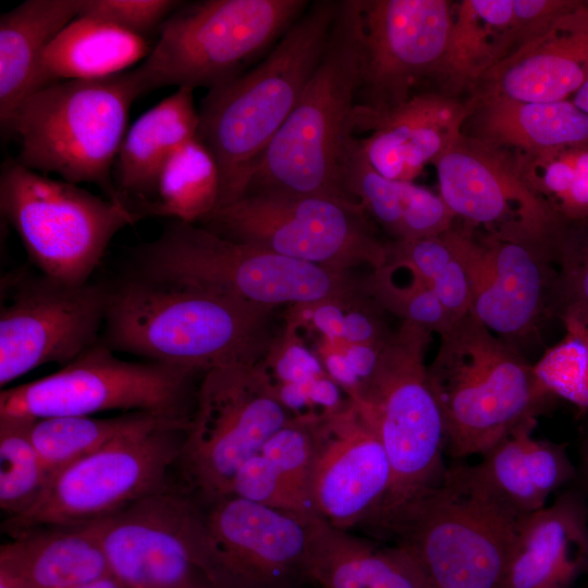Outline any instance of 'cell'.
I'll return each instance as SVG.
<instances>
[{
	"instance_id": "cell-49",
	"label": "cell",
	"mask_w": 588,
	"mask_h": 588,
	"mask_svg": "<svg viewBox=\"0 0 588 588\" xmlns=\"http://www.w3.org/2000/svg\"><path fill=\"white\" fill-rule=\"evenodd\" d=\"M588 573V572H587ZM587 588H588V583H587Z\"/></svg>"
},
{
	"instance_id": "cell-14",
	"label": "cell",
	"mask_w": 588,
	"mask_h": 588,
	"mask_svg": "<svg viewBox=\"0 0 588 588\" xmlns=\"http://www.w3.org/2000/svg\"><path fill=\"white\" fill-rule=\"evenodd\" d=\"M188 426L166 425L123 436L59 471L25 513L5 518L12 536L42 526H71L109 518L169 490Z\"/></svg>"
},
{
	"instance_id": "cell-2",
	"label": "cell",
	"mask_w": 588,
	"mask_h": 588,
	"mask_svg": "<svg viewBox=\"0 0 588 588\" xmlns=\"http://www.w3.org/2000/svg\"><path fill=\"white\" fill-rule=\"evenodd\" d=\"M336 3H309L266 58L209 89L201 100L197 138L219 168L217 209L245 195L257 160L293 111L321 60Z\"/></svg>"
},
{
	"instance_id": "cell-1",
	"label": "cell",
	"mask_w": 588,
	"mask_h": 588,
	"mask_svg": "<svg viewBox=\"0 0 588 588\" xmlns=\"http://www.w3.org/2000/svg\"><path fill=\"white\" fill-rule=\"evenodd\" d=\"M275 309L135 270L108 285L100 341L113 352L204 375L266 363L278 342Z\"/></svg>"
},
{
	"instance_id": "cell-11",
	"label": "cell",
	"mask_w": 588,
	"mask_h": 588,
	"mask_svg": "<svg viewBox=\"0 0 588 588\" xmlns=\"http://www.w3.org/2000/svg\"><path fill=\"white\" fill-rule=\"evenodd\" d=\"M100 340L58 371L0 393V418L34 421L106 411L145 412L189 421L196 373L117 357Z\"/></svg>"
},
{
	"instance_id": "cell-10",
	"label": "cell",
	"mask_w": 588,
	"mask_h": 588,
	"mask_svg": "<svg viewBox=\"0 0 588 588\" xmlns=\"http://www.w3.org/2000/svg\"><path fill=\"white\" fill-rule=\"evenodd\" d=\"M0 210L39 272L70 284L90 281L114 235L137 222L123 205L16 159L1 168Z\"/></svg>"
},
{
	"instance_id": "cell-3",
	"label": "cell",
	"mask_w": 588,
	"mask_h": 588,
	"mask_svg": "<svg viewBox=\"0 0 588 588\" xmlns=\"http://www.w3.org/2000/svg\"><path fill=\"white\" fill-rule=\"evenodd\" d=\"M359 83V0H341L321 60L257 160L244 196H321L357 203L344 189L341 163L355 133Z\"/></svg>"
},
{
	"instance_id": "cell-5",
	"label": "cell",
	"mask_w": 588,
	"mask_h": 588,
	"mask_svg": "<svg viewBox=\"0 0 588 588\" xmlns=\"http://www.w3.org/2000/svg\"><path fill=\"white\" fill-rule=\"evenodd\" d=\"M137 271L255 304L347 309L369 297L366 278L235 242L196 223L173 220L137 253Z\"/></svg>"
},
{
	"instance_id": "cell-24",
	"label": "cell",
	"mask_w": 588,
	"mask_h": 588,
	"mask_svg": "<svg viewBox=\"0 0 588 588\" xmlns=\"http://www.w3.org/2000/svg\"><path fill=\"white\" fill-rule=\"evenodd\" d=\"M473 109L470 98L462 101L439 90H424L376 118L359 144L380 174L414 182L458 139Z\"/></svg>"
},
{
	"instance_id": "cell-37",
	"label": "cell",
	"mask_w": 588,
	"mask_h": 588,
	"mask_svg": "<svg viewBox=\"0 0 588 588\" xmlns=\"http://www.w3.org/2000/svg\"><path fill=\"white\" fill-rule=\"evenodd\" d=\"M401 266L406 271V277L402 281L397 280L394 270L388 264L372 270L366 277L369 295L384 311L399 317L401 322L412 323L439 336L442 335L456 319L445 310L429 284L416 271L407 266Z\"/></svg>"
},
{
	"instance_id": "cell-20",
	"label": "cell",
	"mask_w": 588,
	"mask_h": 588,
	"mask_svg": "<svg viewBox=\"0 0 588 588\" xmlns=\"http://www.w3.org/2000/svg\"><path fill=\"white\" fill-rule=\"evenodd\" d=\"M199 510L169 489L100 520L112 576L124 588H215L196 547Z\"/></svg>"
},
{
	"instance_id": "cell-25",
	"label": "cell",
	"mask_w": 588,
	"mask_h": 588,
	"mask_svg": "<svg viewBox=\"0 0 588 588\" xmlns=\"http://www.w3.org/2000/svg\"><path fill=\"white\" fill-rule=\"evenodd\" d=\"M588 572V502L568 488L517 524L503 588H573Z\"/></svg>"
},
{
	"instance_id": "cell-13",
	"label": "cell",
	"mask_w": 588,
	"mask_h": 588,
	"mask_svg": "<svg viewBox=\"0 0 588 588\" xmlns=\"http://www.w3.org/2000/svg\"><path fill=\"white\" fill-rule=\"evenodd\" d=\"M200 225L231 241L348 272L372 270L389 258L369 216L357 204L321 196L246 195L219 208Z\"/></svg>"
},
{
	"instance_id": "cell-18",
	"label": "cell",
	"mask_w": 588,
	"mask_h": 588,
	"mask_svg": "<svg viewBox=\"0 0 588 588\" xmlns=\"http://www.w3.org/2000/svg\"><path fill=\"white\" fill-rule=\"evenodd\" d=\"M434 167L439 195L458 222L558 250L567 223L530 187L514 155L462 133Z\"/></svg>"
},
{
	"instance_id": "cell-45",
	"label": "cell",
	"mask_w": 588,
	"mask_h": 588,
	"mask_svg": "<svg viewBox=\"0 0 588 588\" xmlns=\"http://www.w3.org/2000/svg\"><path fill=\"white\" fill-rule=\"evenodd\" d=\"M579 455L580 460L576 478V480H578L577 488L581 491L588 502V424L584 431Z\"/></svg>"
},
{
	"instance_id": "cell-31",
	"label": "cell",
	"mask_w": 588,
	"mask_h": 588,
	"mask_svg": "<svg viewBox=\"0 0 588 588\" xmlns=\"http://www.w3.org/2000/svg\"><path fill=\"white\" fill-rule=\"evenodd\" d=\"M513 0H463L453 4L446 48L437 74L439 91L469 96L512 51Z\"/></svg>"
},
{
	"instance_id": "cell-15",
	"label": "cell",
	"mask_w": 588,
	"mask_h": 588,
	"mask_svg": "<svg viewBox=\"0 0 588 588\" xmlns=\"http://www.w3.org/2000/svg\"><path fill=\"white\" fill-rule=\"evenodd\" d=\"M448 0H359L360 83L356 119L379 115L436 83L453 15Z\"/></svg>"
},
{
	"instance_id": "cell-6",
	"label": "cell",
	"mask_w": 588,
	"mask_h": 588,
	"mask_svg": "<svg viewBox=\"0 0 588 588\" xmlns=\"http://www.w3.org/2000/svg\"><path fill=\"white\" fill-rule=\"evenodd\" d=\"M140 95L134 69L37 89L21 103L10 125L8 135L20 142L16 161L73 184H96L108 199L121 204L113 167L127 132L131 106Z\"/></svg>"
},
{
	"instance_id": "cell-7",
	"label": "cell",
	"mask_w": 588,
	"mask_h": 588,
	"mask_svg": "<svg viewBox=\"0 0 588 588\" xmlns=\"http://www.w3.org/2000/svg\"><path fill=\"white\" fill-rule=\"evenodd\" d=\"M518 520L469 487L451 465L440 485L369 528L401 548L430 588H503Z\"/></svg>"
},
{
	"instance_id": "cell-42",
	"label": "cell",
	"mask_w": 588,
	"mask_h": 588,
	"mask_svg": "<svg viewBox=\"0 0 588 588\" xmlns=\"http://www.w3.org/2000/svg\"><path fill=\"white\" fill-rule=\"evenodd\" d=\"M455 258L445 233L413 241L389 242L388 261L412 268L428 284Z\"/></svg>"
},
{
	"instance_id": "cell-36",
	"label": "cell",
	"mask_w": 588,
	"mask_h": 588,
	"mask_svg": "<svg viewBox=\"0 0 588 588\" xmlns=\"http://www.w3.org/2000/svg\"><path fill=\"white\" fill-rule=\"evenodd\" d=\"M32 422L0 418V509L7 518L29 510L52 480L30 439Z\"/></svg>"
},
{
	"instance_id": "cell-41",
	"label": "cell",
	"mask_w": 588,
	"mask_h": 588,
	"mask_svg": "<svg viewBox=\"0 0 588 588\" xmlns=\"http://www.w3.org/2000/svg\"><path fill=\"white\" fill-rule=\"evenodd\" d=\"M455 220L440 195L414 182H404L401 226L395 241L442 235L454 225Z\"/></svg>"
},
{
	"instance_id": "cell-40",
	"label": "cell",
	"mask_w": 588,
	"mask_h": 588,
	"mask_svg": "<svg viewBox=\"0 0 588 588\" xmlns=\"http://www.w3.org/2000/svg\"><path fill=\"white\" fill-rule=\"evenodd\" d=\"M182 3L176 0H81L78 15L102 20L148 40Z\"/></svg>"
},
{
	"instance_id": "cell-26",
	"label": "cell",
	"mask_w": 588,
	"mask_h": 588,
	"mask_svg": "<svg viewBox=\"0 0 588 588\" xmlns=\"http://www.w3.org/2000/svg\"><path fill=\"white\" fill-rule=\"evenodd\" d=\"M194 90L177 88L143 113L120 146L113 183L120 203L137 221L154 200L159 176L173 154L197 136Z\"/></svg>"
},
{
	"instance_id": "cell-38",
	"label": "cell",
	"mask_w": 588,
	"mask_h": 588,
	"mask_svg": "<svg viewBox=\"0 0 588 588\" xmlns=\"http://www.w3.org/2000/svg\"><path fill=\"white\" fill-rule=\"evenodd\" d=\"M560 319L564 335L532 364L534 371L551 395L569 402L585 414L588 412V323L573 315Z\"/></svg>"
},
{
	"instance_id": "cell-30",
	"label": "cell",
	"mask_w": 588,
	"mask_h": 588,
	"mask_svg": "<svg viewBox=\"0 0 588 588\" xmlns=\"http://www.w3.org/2000/svg\"><path fill=\"white\" fill-rule=\"evenodd\" d=\"M81 0H26L0 16V124L8 135L21 103L34 91L40 59L78 16Z\"/></svg>"
},
{
	"instance_id": "cell-17",
	"label": "cell",
	"mask_w": 588,
	"mask_h": 588,
	"mask_svg": "<svg viewBox=\"0 0 588 588\" xmlns=\"http://www.w3.org/2000/svg\"><path fill=\"white\" fill-rule=\"evenodd\" d=\"M8 275L0 308V385L34 368L74 360L100 340L108 285L70 284L41 272Z\"/></svg>"
},
{
	"instance_id": "cell-28",
	"label": "cell",
	"mask_w": 588,
	"mask_h": 588,
	"mask_svg": "<svg viewBox=\"0 0 588 588\" xmlns=\"http://www.w3.org/2000/svg\"><path fill=\"white\" fill-rule=\"evenodd\" d=\"M10 537L0 549V568L25 588H66L112 575L100 520L36 527Z\"/></svg>"
},
{
	"instance_id": "cell-46",
	"label": "cell",
	"mask_w": 588,
	"mask_h": 588,
	"mask_svg": "<svg viewBox=\"0 0 588 588\" xmlns=\"http://www.w3.org/2000/svg\"><path fill=\"white\" fill-rule=\"evenodd\" d=\"M20 585H21V588H25L22 584ZM66 588H124V587L118 581V579L114 576L109 575L107 577L97 579L95 581H90V583L78 585V586L66 587Z\"/></svg>"
},
{
	"instance_id": "cell-43",
	"label": "cell",
	"mask_w": 588,
	"mask_h": 588,
	"mask_svg": "<svg viewBox=\"0 0 588 588\" xmlns=\"http://www.w3.org/2000/svg\"><path fill=\"white\" fill-rule=\"evenodd\" d=\"M574 2L575 0H513L511 53L540 36Z\"/></svg>"
},
{
	"instance_id": "cell-34",
	"label": "cell",
	"mask_w": 588,
	"mask_h": 588,
	"mask_svg": "<svg viewBox=\"0 0 588 588\" xmlns=\"http://www.w3.org/2000/svg\"><path fill=\"white\" fill-rule=\"evenodd\" d=\"M219 193L217 161L196 136L180 147L166 163L155 198L144 217L203 222L218 208Z\"/></svg>"
},
{
	"instance_id": "cell-16",
	"label": "cell",
	"mask_w": 588,
	"mask_h": 588,
	"mask_svg": "<svg viewBox=\"0 0 588 588\" xmlns=\"http://www.w3.org/2000/svg\"><path fill=\"white\" fill-rule=\"evenodd\" d=\"M200 506L196 547L215 588H298L308 580L313 515L280 511L235 495Z\"/></svg>"
},
{
	"instance_id": "cell-39",
	"label": "cell",
	"mask_w": 588,
	"mask_h": 588,
	"mask_svg": "<svg viewBox=\"0 0 588 588\" xmlns=\"http://www.w3.org/2000/svg\"><path fill=\"white\" fill-rule=\"evenodd\" d=\"M556 266L555 317L573 315L588 323V219L566 225Z\"/></svg>"
},
{
	"instance_id": "cell-4",
	"label": "cell",
	"mask_w": 588,
	"mask_h": 588,
	"mask_svg": "<svg viewBox=\"0 0 588 588\" xmlns=\"http://www.w3.org/2000/svg\"><path fill=\"white\" fill-rule=\"evenodd\" d=\"M427 371L444 421L445 453L456 461L481 456L555 399L519 348L471 311L440 335Z\"/></svg>"
},
{
	"instance_id": "cell-21",
	"label": "cell",
	"mask_w": 588,
	"mask_h": 588,
	"mask_svg": "<svg viewBox=\"0 0 588 588\" xmlns=\"http://www.w3.org/2000/svg\"><path fill=\"white\" fill-rule=\"evenodd\" d=\"M310 502L315 515L348 530L366 525L391 485V466L367 406L348 396L314 417Z\"/></svg>"
},
{
	"instance_id": "cell-29",
	"label": "cell",
	"mask_w": 588,
	"mask_h": 588,
	"mask_svg": "<svg viewBox=\"0 0 588 588\" xmlns=\"http://www.w3.org/2000/svg\"><path fill=\"white\" fill-rule=\"evenodd\" d=\"M308 581L320 588H430L399 547H379L313 515L306 560Z\"/></svg>"
},
{
	"instance_id": "cell-19",
	"label": "cell",
	"mask_w": 588,
	"mask_h": 588,
	"mask_svg": "<svg viewBox=\"0 0 588 588\" xmlns=\"http://www.w3.org/2000/svg\"><path fill=\"white\" fill-rule=\"evenodd\" d=\"M445 235L468 277L471 313L494 334L518 347L555 317V248L497 238L458 221Z\"/></svg>"
},
{
	"instance_id": "cell-33",
	"label": "cell",
	"mask_w": 588,
	"mask_h": 588,
	"mask_svg": "<svg viewBox=\"0 0 588 588\" xmlns=\"http://www.w3.org/2000/svg\"><path fill=\"white\" fill-rule=\"evenodd\" d=\"M189 421L145 412H131L110 418L58 416L34 420L30 439L52 478L63 468L132 432Z\"/></svg>"
},
{
	"instance_id": "cell-27",
	"label": "cell",
	"mask_w": 588,
	"mask_h": 588,
	"mask_svg": "<svg viewBox=\"0 0 588 588\" xmlns=\"http://www.w3.org/2000/svg\"><path fill=\"white\" fill-rule=\"evenodd\" d=\"M463 134L518 156L588 147V113L571 99L551 102L469 97Z\"/></svg>"
},
{
	"instance_id": "cell-23",
	"label": "cell",
	"mask_w": 588,
	"mask_h": 588,
	"mask_svg": "<svg viewBox=\"0 0 588 588\" xmlns=\"http://www.w3.org/2000/svg\"><path fill=\"white\" fill-rule=\"evenodd\" d=\"M537 425L538 418L523 421L475 465L453 464L469 487L518 519L577 478L566 444L535 438Z\"/></svg>"
},
{
	"instance_id": "cell-48",
	"label": "cell",
	"mask_w": 588,
	"mask_h": 588,
	"mask_svg": "<svg viewBox=\"0 0 588 588\" xmlns=\"http://www.w3.org/2000/svg\"><path fill=\"white\" fill-rule=\"evenodd\" d=\"M0 588H21V585L9 572L0 568Z\"/></svg>"
},
{
	"instance_id": "cell-8",
	"label": "cell",
	"mask_w": 588,
	"mask_h": 588,
	"mask_svg": "<svg viewBox=\"0 0 588 588\" xmlns=\"http://www.w3.org/2000/svg\"><path fill=\"white\" fill-rule=\"evenodd\" d=\"M431 332L401 322L381 347L356 396L369 409L391 466V485L371 525L446 475L445 428L432 391L426 351Z\"/></svg>"
},
{
	"instance_id": "cell-12",
	"label": "cell",
	"mask_w": 588,
	"mask_h": 588,
	"mask_svg": "<svg viewBox=\"0 0 588 588\" xmlns=\"http://www.w3.org/2000/svg\"><path fill=\"white\" fill-rule=\"evenodd\" d=\"M291 417L266 363L201 375L177 461L199 503L226 497L241 466Z\"/></svg>"
},
{
	"instance_id": "cell-44",
	"label": "cell",
	"mask_w": 588,
	"mask_h": 588,
	"mask_svg": "<svg viewBox=\"0 0 588 588\" xmlns=\"http://www.w3.org/2000/svg\"><path fill=\"white\" fill-rule=\"evenodd\" d=\"M575 175L571 189L559 207V216L568 224L588 219V147L569 149Z\"/></svg>"
},
{
	"instance_id": "cell-32",
	"label": "cell",
	"mask_w": 588,
	"mask_h": 588,
	"mask_svg": "<svg viewBox=\"0 0 588 588\" xmlns=\"http://www.w3.org/2000/svg\"><path fill=\"white\" fill-rule=\"evenodd\" d=\"M150 50L143 37L102 20L78 15L46 48L34 91L56 82L97 79L125 72L146 59Z\"/></svg>"
},
{
	"instance_id": "cell-47",
	"label": "cell",
	"mask_w": 588,
	"mask_h": 588,
	"mask_svg": "<svg viewBox=\"0 0 588 588\" xmlns=\"http://www.w3.org/2000/svg\"><path fill=\"white\" fill-rule=\"evenodd\" d=\"M571 100L584 112L588 113V79L574 94Z\"/></svg>"
},
{
	"instance_id": "cell-9",
	"label": "cell",
	"mask_w": 588,
	"mask_h": 588,
	"mask_svg": "<svg viewBox=\"0 0 588 588\" xmlns=\"http://www.w3.org/2000/svg\"><path fill=\"white\" fill-rule=\"evenodd\" d=\"M307 0H204L181 4L134 69L143 94L157 88L212 89L280 39Z\"/></svg>"
},
{
	"instance_id": "cell-22",
	"label": "cell",
	"mask_w": 588,
	"mask_h": 588,
	"mask_svg": "<svg viewBox=\"0 0 588 588\" xmlns=\"http://www.w3.org/2000/svg\"><path fill=\"white\" fill-rule=\"evenodd\" d=\"M588 79V1H577L477 84L469 97L551 102L571 99Z\"/></svg>"
},
{
	"instance_id": "cell-35",
	"label": "cell",
	"mask_w": 588,
	"mask_h": 588,
	"mask_svg": "<svg viewBox=\"0 0 588 588\" xmlns=\"http://www.w3.org/2000/svg\"><path fill=\"white\" fill-rule=\"evenodd\" d=\"M315 415L292 416L264 444L261 455L281 511L315 515L310 502Z\"/></svg>"
}]
</instances>
